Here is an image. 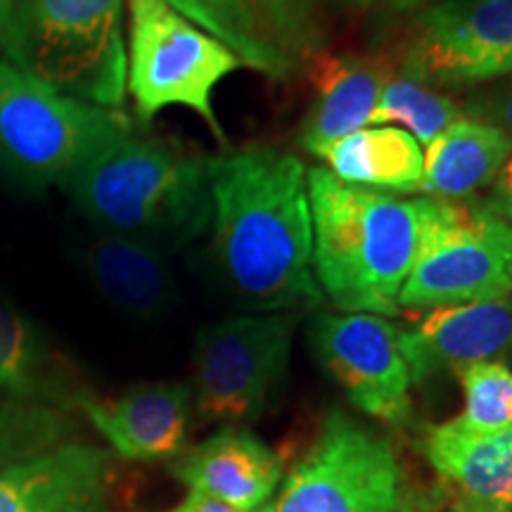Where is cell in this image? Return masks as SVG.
Listing matches in <instances>:
<instances>
[{
    "label": "cell",
    "instance_id": "cell-21",
    "mask_svg": "<svg viewBox=\"0 0 512 512\" xmlns=\"http://www.w3.org/2000/svg\"><path fill=\"white\" fill-rule=\"evenodd\" d=\"M330 174L356 188L387 195L422 192L425 155L411 133L396 126H366L320 155Z\"/></svg>",
    "mask_w": 512,
    "mask_h": 512
},
{
    "label": "cell",
    "instance_id": "cell-3",
    "mask_svg": "<svg viewBox=\"0 0 512 512\" xmlns=\"http://www.w3.org/2000/svg\"><path fill=\"white\" fill-rule=\"evenodd\" d=\"M207 162L133 128L62 190L100 230L145 240L169 254L211 226Z\"/></svg>",
    "mask_w": 512,
    "mask_h": 512
},
{
    "label": "cell",
    "instance_id": "cell-4",
    "mask_svg": "<svg viewBox=\"0 0 512 512\" xmlns=\"http://www.w3.org/2000/svg\"><path fill=\"white\" fill-rule=\"evenodd\" d=\"M126 0H12L0 55L55 91L121 110Z\"/></svg>",
    "mask_w": 512,
    "mask_h": 512
},
{
    "label": "cell",
    "instance_id": "cell-15",
    "mask_svg": "<svg viewBox=\"0 0 512 512\" xmlns=\"http://www.w3.org/2000/svg\"><path fill=\"white\" fill-rule=\"evenodd\" d=\"M74 401L119 458L157 463L185 451L192 413L190 384H138L114 399L79 394Z\"/></svg>",
    "mask_w": 512,
    "mask_h": 512
},
{
    "label": "cell",
    "instance_id": "cell-13",
    "mask_svg": "<svg viewBox=\"0 0 512 512\" xmlns=\"http://www.w3.org/2000/svg\"><path fill=\"white\" fill-rule=\"evenodd\" d=\"M112 453L55 444L0 470V512H110Z\"/></svg>",
    "mask_w": 512,
    "mask_h": 512
},
{
    "label": "cell",
    "instance_id": "cell-18",
    "mask_svg": "<svg viewBox=\"0 0 512 512\" xmlns=\"http://www.w3.org/2000/svg\"><path fill=\"white\" fill-rule=\"evenodd\" d=\"M83 268L100 297L133 318H157L176 302L169 254L145 240L102 230L88 242Z\"/></svg>",
    "mask_w": 512,
    "mask_h": 512
},
{
    "label": "cell",
    "instance_id": "cell-20",
    "mask_svg": "<svg viewBox=\"0 0 512 512\" xmlns=\"http://www.w3.org/2000/svg\"><path fill=\"white\" fill-rule=\"evenodd\" d=\"M512 155V140L486 121L460 117L425 147L422 192L430 200L463 204L491 188Z\"/></svg>",
    "mask_w": 512,
    "mask_h": 512
},
{
    "label": "cell",
    "instance_id": "cell-27",
    "mask_svg": "<svg viewBox=\"0 0 512 512\" xmlns=\"http://www.w3.org/2000/svg\"><path fill=\"white\" fill-rule=\"evenodd\" d=\"M484 207L491 211V214L501 216L503 221L512 223V155L508 162L503 164L501 174L496 176V181L491 183V195L489 200L484 202Z\"/></svg>",
    "mask_w": 512,
    "mask_h": 512
},
{
    "label": "cell",
    "instance_id": "cell-10",
    "mask_svg": "<svg viewBox=\"0 0 512 512\" xmlns=\"http://www.w3.org/2000/svg\"><path fill=\"white\" fill-rule=\"evenodd\" d=\"M309 347L358 411L394 430L413 425V380L401 328L392 320L373 313H316Z\"/></svg>",
    "mask_w": 512,
    "mask_h": 512
},
{
    "label": "cell",
    "instance_id": "cell-32",
    "mask_svg": "<svg viewBox=\"0 0 512 512\" xmlns=\"http://www.w3.org/2000/svg\"><path fill=\"white\" fill-rule=\"evenodd\" d=\"M344 3L354 5V8H368V5L373 3V0H344Z\"/></svg>",
    "mask_w": 512,
    "mask_h": 512
},
{
    "label": "cell",
    "instance_id": "cell-24",
    "mask_svg": "<svg viewBox=\"0 0 512 512\" xmlns=\"http://www.w3.org/2000/svg\"><path fill=\"white\" fill-rule=\"evenodd\" d=\"M465 406L458 422L472 432L512 427V370L503 361L472 363L458 373Z\"/></svg>",
    "mask_w": 512,
    "mask_h": 512
},
{
    "label": "cell",
    "instance_id": "cell-7",
    "mask_svg": "<svg viewBox=\"0 0 512 512\" xmlns=\"http://www.w3.org/2000/svg\"><path fill=\"white\" fill-rule=\"evenodd\" d=\"M126 12V91L138 119L150 124L166 107H185L221 145H228L214 110V93L242 62L166 0H126Z\"/></svg>",
    "mask_w": 512,
    "mask_h": 512
},
{
    "label": "cell",
    "instance_id": "cell-33",
    "mask_svg": "<svg viewBox=\"0 0 512 512\" xmlns=\"http://www.w3.org/2000/svg\"><path fill=\"white\" fill-rule=\"evenodd\" d=\"M451 512H465V510H463V503H460V501H458L456 505H453V510H451Z\"/></svg>",
    "mask_w": 512,
    "mask_h": 512
},
{
    "label": "cell",
    "instance_id": "cell-17",
    "mask_svg": "<svg viewBox=\"0 0 512 512\" xmlns=\"http://www.w3.org/2000/svg\"><path fill=\"white\" fill-rule=\"evenodd\" d=\"M394 64L380 55L323 53L306 67L313 95L299 131V145L320 157L332 143L370 126L382 86Z\"/></svg>",
    "mask_w": 512,
    "mask_h": 512
},
{
    "label": "cell",
    "instance_id": "cell-14",
    "mask_svg": "<svg viewBox=\"0 0 512 512\" xmlns=\"http://www.w3.org/2000/svg\"><path fill=\"white\" fill-rule=\"evenodd\" d=\"M413 384L512 354V299L439 306L401 330Z\"/></svg>",
    "mask_w": 512,
    "mask_h": 512
},
{
    "label": "cell",
    "instance_id": "cell-9",
    "mask_svg": "<svg viewBox=\"0 0 512 512\" xmlns=\"http://www.w3.org/2000/svg\"><path fill=\"white\" fill-rule=\"evenodd\" d=\"M512 294V223L479 204H448L399 294V309L494 302Z\"/></svg>",
    "mask_w": 512,
    "mask_h": 512
},
{
    "label": "cell",
    "instance_id": "cell-1",
    "mask_svg": "<svg viewBox=\"0 0 512 512\" xmlns=\"http://www.w3.org/2000/svg\"><path fill=\"white\" fill-rule=\"evenodd\" d=\"M207 166L211 254L230 294L254 313L318 309L309 169L268 145L223 152Z\"/></svg>",
    "mask_w": 512,
    "mask_h": 512
},
{
    "label": "cell",
    "instance_id": "cell-26",
    "mask_svg": "<svg viewBox=\"0 0 512 512\" xmlns=\"http://www.w3.org/2000/svg\"><path fill=\"white\" fill-rule=\"evenodd\" d=\"M460 105H463L465 117L501 128L505 136L512 140V74L491 81L489 86L477 88Z\"/></svg>",
    "mask_w": 512,
    "mask_h": 512
},
{
    "label": "cell",
    "instance_id": "cell-31",
    "mask_svg": "<svg viewBox=\"0 0 512 512\" xmlns=\"http://www.w3.org/2000/svg\"><path fill=\"white\" fill-rule=\"evenodd\" d=\"M10 8H12V0H0V41H3V31H5V24H8Z\"/></svg>",
    "mask_w": 512,
    "mask_h": 512
},
{
    "label": "cell",
    "instance_id": "cell-12",
    "mask_svg": "<svg viewBox=\"0 0 512 512\" xmlns=\"http://www.w3.org/2000/svg\"><path fill=\"white\" fill-rule=\"evenodd\" d=\"M223 43L230 53L273 81L306 72L325 50V22L316 0H166Z\"/></svg>",
    "mask_w": 512,
    "mask_h": 512
},
{
    "label": "cell",
    "instance_id": "cell-30",
    "mask_svg": "<svg viewBox=\"0 0 512 512\" xmlns=\"http://www.w3.org/2000/svg\"><path fill=\"white\" fill-rule=\"evenodd\" d=\"M465 512H510V508H501V505H486L477 501H467V498H460Z\"/></svg>",
    "mask_w": 512,
    "mask_h": 512
},
{
    "label": "cell",
    "instance_id": "cell-11",
    "mask_svg": "<svg viewBox=\"0 0 512 512\" xmlns=\"http://www.w3.org/2000/svg\"><path fill=\"white\" fill-rule=\"evenodd\" d=\"M401 67L437 88L512 74V0H432L415 17Z\"/></svg>",
    "mask_w": 512,
    "mask_h": 512
},
{
    "label": "cell",
    "instance_id": "cell-8",
    "mask_svg": "<svg viewBox=\"0 0 512 512\" xmlns=\"http://www.w3.org/2000/svg\"><path fill=\"white\" fill-rule=\"evenodd\" d=\"M297 313H247L200 330L192 349V401L209 422L259 420L283 389Z\"/></svg>",
    "mask_w": 512,
    "mask_h": 512
},
{
    "label": "cell",
    "instance_id": "cell-34",
    "mask_svg": "<svg viewBox=\"0 0 512 512\" xmlns=\"http://www.w3.org/2000/svg\"><path fill=\"white\" fill-rule=\"evenodd\" d=\"M510 512H512V508H510Z\"/></svg>",
    "mask_w": 512,
    "mask_h": 512
},
{
    "label": "cell",
    "instance_id": "cell-16",
    "mask_svg": "<svg viewBox=\"0 0 512 512\" xmlns=\"http://www.w3.org/2000/svg\"><path fill=\"white\" fill-rule=\"evenodd\" d=\"M171 475L190 491L252 512L273 503L285 465L252 430L226 425L214 437L183 451L171 465Z\"/></svg>",
    "mask_w": 512,
    "mask_h": 512
},
{
    "label": "cell",
    "instance_id": "cell-22",
    "mask_svg": "<svg viewBox=\"0 0 512 512\" xmlns=\"http://www.w3.org/2000/svg\"><path fill=\"white\" fill-rule=\"evenodd\" d=\"M463 117V105L432 83L394 67L384 81L370 126L399 124L420 145H430L453 121Z\"/></svg>",
    "mask_w": 512,
    "mask_h": 512
},
{
    "label": "cell",
    "instance_id": "cell-25",
    "mask_svg": "<svg viewBox=\"0 0 512 512\" xmlns=\"http://www.w3.org/2000/svg\"><path fill=\"white\" fill-rule=\"evenodd\" d=\"M64 432V418L55 408L31 401L0 406V470L17 460L55 446Z\"/></svg>",
    "mask_w": 512,
    "mask_h": 512
},
{
    "label": "cell",
    "instance_id": "cell-28",
    "mask_svg": "<svg viewBox=\"0 0 512 512\" xmlns=\"http://www.w3.org/2000/svg\"><path fill=\"white\" fill-rule=\"evenodd\" d=\"M271 505H266V508H261V510H252V512H271ZM171 512H247V510L233 508V505L216 501V498L200 494V491H190V494L185 496L183 501L178 503Z\"/></svg>",
    "mask_w": 512,
    "mask_h": 512
},
{
    "label": "cell",
    "instance_id": "cell-5",
    "mask_svg": "<svg viewBox=\"0 0 512 512\" xmlns=\"http://www.w3.org/2000/svg\"><path fill=\"white\" fill-rule=\"evenodd\" d=\"M439 496L413 475L387 434L339 408L283 477L271 512H432Z\"/></svg>",
    "mask_w": 512,
    "mask_h": 512
},
{
    "label": "cell",
    "instance_id": "cell-29",
    "mask_svg": "<svg viewBox=\"0 0 512 512\" xmlns=\"http://www.w3.org/2000/svg\"><path fill=\"white\" fill-rule=\"evenodd\" d=\"M432 0H387V8L394 12H413L418 8H425Z\"/></svg>",
    "mask_w": 512,
    "mask_h": 512
},
{
    "label": "cell",
    "instance_id": "cell-19",
    "mask_svg": "<svg viewBox=\"0 0 512 512\" xmlns=\"http://www.w3.org/2000/svg\"><path fill=\"white\" fill-rule=\"evenodd\" d=\"M422 453L446 486L460 498L512 508V427L496 432H472L446 420L427 427Z\"/></svg>",
    "mask_w": 512,
    "mask_h": 512
},
{
    "label": "cell",
    "instance_id": "cell-2",
    "mask_svg": "<svg viewBox=\"0 0 512 512\" xmlns=\"http://www.w3.org/2000/svg\"><path fill=\"white\" fill-rule=\"evenodd\" d=\"M313 273L342 313L399 316V294L448 202L347 185L323 166L309 169Z\"/></svg>",
    "mask_w": 512,
    "mask_h": 512
},
{
    "label": "cell",
    "instance_id": "cell-23",
    "mask_svg": "<svg viewBox=\"0 0 512 512\" xmlns=\"http://www.w3.org/2000/svg\"><path fill=\"white\" fill-rule=\"evenodd\" d=\"M50 351L29 318L0 302V394L17 401H34L48 384Z\"/></svg>",
    "mask_w": 512,
    "mask_h": 512
},
{
    "label": "cell",
    "instance_id": "cell-6",
    "mask_svg": "<svg viewBox=\"0 0 512 512\" xmlns=\"http://www.w3.org/2000/svg\"><path fill=\"white\" fill-rule=\"evenodd\" d=\"M133 128L124 110L55 91L0 57V171L19 188H62Z\"/></svg>",
    "mask_w": 512,
    "mask_h": 512
}]
</instances>
